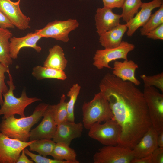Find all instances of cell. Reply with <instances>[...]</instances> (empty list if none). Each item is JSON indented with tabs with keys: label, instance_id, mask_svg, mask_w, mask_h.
Instances as JSON below:
<instances>
[{
	"label": "cell",
	"instance_id": "obj_1",
	"mask_svg": "<svg viewBox=\"0 0 163 163\" xmlns=\"http://www.w3.org/2000/svg\"><path fill=\"white\" fill-rule=\"evenodd\" d=\"M136 86L110 73L99 85L100 92L109 101L113 118L121 128L118 145L132 149L152 126L143 93Z\"/></svg>",
	"mask_w": 163,
	"mask_h": 163
},
{
	"label": "cell",
	"instance_id": "obj_2",
	"mask_svg": "<svg viewBox=\"0 0 163 163\" xmlns=\"http://www.w3.org/2000/svg\"><path fill=\"white\" fill-rule=\"evenodd\" d=\"M49 104H39L30 115L16 118L14 115L2 119L0 123V131L8 137L27 142L29 140L31 128L43 117Z\"/></svg>",
	"mask_w": 163,
	"mask_h": 163
},
{
	"label": "cell",
	"instance_id": "obj_3",
	"mask_svg": "<svg viewBox=\"0 0 163 163\" xmlns=\"http://www.w3.org/2000/svg\"><path fill=\"white\" fill-rule=\"evenodd\" d=\"M82 110V123L87 129L95 123L105 122L113 118L109 101L100 92L91 101L84 103Z\"/></svg>",
	"mask_w": 163,
	"mask_h": 163
},
{
	"label": "cell",
	"instance_id": "obj_4",
	"mask_svg": "<svg viewBox=\"0 0 163 163\" xmlns=\"http://www.w3.org/2000/svg\"><path fill=\"white\" fill-rule=\"evenodd\" d=\"M8 73L9 80L7 83L9 88L7 92L2 94L4 100L0 108V116L3 115L2 119L15 114L19 115L21 117H25L24 111L26 108L32 103L41 100L36 97H28L25 89L23 90L20 97H15L13 91L15 86L11 75L9 72Z\"/></svg>",
	"mask_w": 163,
	"mask_h": 163
},
{
	"label": "cell",
	"instance_id": "obj_5",
	"mask_svg": "<svg viewBox=\"0 0 163 163\" xmlns=\"http://www.w3.org/2000/svg\"><path fill=\"white\" fill-rule=\"evenodd\" d=\"M88 130V136L104 145H116L120 143L121 128L113 118L103 123H95Z\"/></svg>",
	"mask_w": 163,
	"mask_h": 163
},
{
	"label": "cell",
	"instance_id": "obj_6",
	"mask_svg": "<svg viewBox=\"0 0 163 163\" xmlns=\"http://www.w3.org/2000/svg\"><path fill=\"white\" fill-rule=\"evenodd\" d=\"M152 126L158 133L163 131V94L154 87L144 88L143 92Z\"/></svg>",
	"mask_w": 163,
	"mask_h": 163
},
{
	"label": "cell",
	"instance_id": "obj_7",
	"mask_svg": "<svg viewBox=\"0 0 163 163\" xmlns=\"http://www.w3.org/2000/svg\"><path fill=\"white\" fill-rule=\"evenodd\" d=\"M135 45L122 41L117 47L97 50L93 57V65L99 70L104 68L111 69L110 62L119 59L127 60L128 53L135 48Z\"/></svg>",
	"mask_w": 163,
	"mask_h": 163
},
{
	"label": "cell",
	"instance_id": "obj_8",
	"mask_svg": "<svg viewBox=\"0 0 163 163\" xmlns=\"http://www.w3.org/2000/svg\"><path fill=\"white\" fill-rule=\"evenodd\" d=\"M134 158L132 149L119 145H104L93 157L94 163H131Z\"/></svg>",
	"mask_w": 163,
	"mask_h": 163
},
{
	"label": "cell",
	"instance_id": "obj_9",
	"mask_svg": "<svg viewBox=\"0 0 163 163\" xmlns=\"http://www.w3.org/2000/svg\"><path fill=\"white\" fill-rule=\"evenodd\" d=\"M79 24L76 19L55 20L48 23L43 28L35 31L43 37L51 38L64 42H67L69 39V34L71 31L78 27Z\"/></svg>",
	"mask_w": 163,
	"mask_h": 163
},
{
	"label": "cell",
	"instance_id": "obj_10",
	"mask_svg": "<svg viewBox=\"0 0 163 163\" xmlns=\"http://www.w3.org/2000/svg\"><path fill=\"white\" fill-rule=\"evenodd\" d=\"M34 141H22L9 137L0 131V163H16L22 151Z\"/></svg>",
	"mask_w": 163,
	"mask_h": 163
},
{
	"label": "cell",
	"instance_id": "obj_11",
	"mask_svg": "<svg viewBox=\"0 0 163 163\" xmlns=\"http://www.w3.org/2000/svg\"><path fill=\"white\" fill-rule=\"evenodd\" d=\"M21 0L13 2L11 0H0V11L18 29L24 30L30 28V18L21 11L20 7Z\"/></svg>",
	"mask_w": 163,
	"mask_h": 163
},
{
	"label": "cell",
	"instance_id": "obj_12",
	"mask_svg": "<svg viewBox=\"0 0 163 163\" xmlns=\"http://www.w3.org/2000/svg\"><path fill=\"white\" fill-rule=\"evenodd\" d=\"M83 127L81 122H63L57 125L52 140L56 143L62 142L70 145L74 139L82 136Z\"/></svg>",
	"mask_w": 163,
	"mask_h": 163
},
{
	"label": "cell",
	"instance_id": "obj_13",
	"mask_svg": "<svg viewBox=\"0 0 163 163\" xmlns=\"http://www.w3.org/2000/svg\"><path fill=\"white\" fill-rule=\"evenodd\" d=\"M40 123L31 130L30 141L43 139H52L56 132L57 125L55 122L51 105H49L44 112Z\"/></svg>",
	"mask_w": 163,
	"mask_h": 163
},
{
	"label": "cell",
	"instance_id": "obj_14",
	"mask_svg": "<svg viewBox=\"0 0 163 163\" xmlns=\"http://www.w3.org/2000/svg\"><path fill=\"white\" fill-rule=\"evenodd\" d=\"M163 4V0H153L149 2L142 3L140 10L126 23L128 28L127 35L132 36L138 29L147 22L152 14V11L160 7Z\"/></svg>",
	"mask_w": 163,
	"mask_h": 163
},
{
	"label": "cell",
	"instance_id": "obj_15",
	"mask_svg": "<svg viewBox=\"0 0 163 163\" xmlns=\"http://www.w3.org/2000/svg\"><path fill=\"white\" fill-rule=\"evenodd\" d=\"M43 38L39 34L35 31L28 33L22 37H11L10 39V52L11 58L15 59L18 57L20 50L22 48L29 47L40 53L42 48L37 44L38 41Z\"/></svg>",
	"mask_w": 163,
	"mask_h": 163
},
{
	"label": "cell",
	"instance_id": "obj_16",
	"mask_svg": "<svg viewBox=\"0 0 163 163\" xmlns=\"http://www.w3.org/2000/svg\"><path fill=\"white\" fill-rule=\"evenodd\" d=\"M121 15L114 13L112 9L104 6L97 8L95 20L97 32L100 36L116 27L120 23Z\"/></svg>",
	"mask_w": 163,
	"mask_h": 163
},
{
	"label": "cell",
	"instance_id": "obj_17",
	"mask_svg": "<svg viewBox=\"0 0 163 163\" xmlns=\"http://www.w3.org/2000/svg\"><path fill=\"white\" fill-rule=\"evenodd\" d=\"M158 133L153 126L149 128L132 149L135 158H139L152 154L158 147Z\"/></svg>",
	"mask_w": 163,
	"mask_h": 163
},
{
	"label": "cell",
	"instance_id": "obj_18",
	"mask_svg": "<svg viewBox=\"0 0 163 163\" xmlns=\"http://www.w3.org/2000/svg\"><path fill=\"white\" fill-rule=\"evenodd\" d=\"M138 65L132 60H124L123 62L116 61L113 63L112 74L123 81L130 82L136 86L141 82L136 77L135 72Z\"/></svg>",
	"mask_w": 163,
	"mask_h": 163
},
{
	"label": "cell",
	"instance_id": "obj_19",
	"mask_svg": "<svg viewBox=\"0 0 163 163\" xmlns=\"http://www.w3.org/2000/svg\"><path fill=\"white\" fill-rule=\"evenodd\" d=\"M127 28L126 24H120L112 29L100 35L99 42L105 48L117 47L122 41L123 37Z\"/></svg>",
	"mask_w": 163,
	"mask_h": 163
},
{
	"label": "cell",
	"instance_id": "obj_20",
	"mask_svg": "<svg viewBox=\"0 0 163 163\" xmlns=\"http://www.w3.org/2000/svg\"><path fill=\"white\" fill-rule=\"evenodd\" d=\"M49 52L43 66L64 71L67 66L68 61L62 48L58 45H55L49 49Z\"/></svg>",
	"mask_w": 163,
	"mask_h": 163
},
{
	"label": "cell",
	"instance_id": "obj_21",
	"mask_svg": "<svg viewBox=\"0 0 163 163\" xmlns=\"http://www.w3.org/2000/svg\"><path fill=\"white\" fill-rule=\"evenodd\" d=\"M54 159L61 161H66L69 163H79L76 159L75 150L68 145L62 142L56 143L51 155Z\"/></svg>",
	"mask_w": 163,
	"mask_h": 163
},
{
	"label": "cell",
	"instance_id": "obj_22",
	"mask_svg": "<svg viewBox=\"0 0 163 163\" xmlns=\"http://www.w3.org/2000/svg\"><path fill=\"white\" fill-rule=\"evenodd\" d=\"M12 34L8 29L0 27V62L9 67L12 64L10 52V41Z\"/></svg>",
	"mask_w": 163,
	"mask_h": 163
},
{
	"label": "cell",
	"instance_id": "obj_23",
	"mask_svg": "<svg viewBox=\"0 0 163 163\" xmlns=\"http://www.w3.org/2000/svg\"><path fill=\"white\" fill-rule=\"evenodd\" d=\"M32 75L37 80L44 79H55L64 80L67 75L64 71L37 66L33 68Z\"/></svg>",
	"mask_w": 163,
	"mask_h": 163
},
{
	"label": "cell",
	"instance_id": "obj_24",
	"mask_svg": "<svg viewBox=\"0 0 163 163\" xmlns=\"http://www.w3.org/2000/svg\"><path fill=\"white\" fill-rule=\"evenodd\" d=\"M51 139H43L34 140L28 147L30 151L36 152L39 154L46 157L50 155L56 144Z\"/></svg>",
	"mask_w": 163,
	"mask_h": 163
},
{
	"label": "cell",
	"instance_id": "obj_25",
	"mask_svg": "<svg viewBox=\"0 0 163 163\" xmlns=\"http://www.w3.org/2000/svg\"><path fill=\"white\" fill-rule=\"evenodd\" d=\"M163 24V4L153 14L140 29L141 34L146 36L151 31Z\"/></svg>",
	"mask_w": 163,
	"mask_h": 163
},
{
	"label": "cell",
	"instance_id": "obj_26",
	"mask_svg": "<svg viewBox=\"0 0 163 163\" xmlns=\"http://www.w3.org/2000/svg\"><path fill=\"white\" fill-rule=\"evenodd\" d=\"M66 95L61 96L59 102L56 104L51 105L54 119L56 125L68 120V111Z\"/></svg>",
	"mask_w": 163,
	"mask_h": 163
},
{
	"label": "cell",
	"instance_id": "obj_27",
	"mask_svg": "<svg viewBox=\"0 0 163 163\" xmlns=\"http://www.w3.org/2000/svg\"><path fill=\"white\" fill-rule=\"evenodd\" d=\"M142 2L141 0H125L122 7L121 18L126 23L138 12Z\"/></svg>",
	"mask_w": 163,
	"mask_h": 163
},
{
	"label": "cell",
	"instance_id": "obj_28",
	"mask_svg": "<svg viewBox=\"0 0 163 163\" xmlns=\"http://www.w3.org/2000/svg\"><path fill=\"white\" fill-rule=\"evenodd\" d=\"M81 88V86L78 83L74 84L67 93V96L69 98L67 102L68 121L75 122L74 107Z\"/></svg>",
	"mask_w": 163,
	"mask_h": 163
},
{
	"label": "cell",
	"instance_id": "obj_29",
	"mask_svg": "<svg viewBox=\"0 0 163 163\" xmlns=\"http://www.w3.org/2000/svg\"><path fill=\"white\" fill-rule=\"evenodd\" d=\"M142 80L144 88L156 87L163 93V72L151 76L143 74L140 75Z\"/></svg>",
	"mask_w": 163,
	"mask_h": 163
},
{
	"label": "cell",
	"instance_id": "obj_30",
	"mask_svg": "<svg viewBox=\"0 0 163 163\" xmlns=\"http://www.w3.org/2000/svg\"><path fill=\"white\" fill-rule=\"evenodd\" d=\"M9 72V67L5 66L0 62V105L1 106L3 102L2 94L6 93L9 88L5 82V73Z\"/></svg>",
	"mask_w": 163,
	"mask_h": 163
},
{
	"label": "cell",
	"instance_id": "obj_31",
	"mask_svg": "<svg viewBox=\"0 0 163 163\" xmlns=\"http://www.w3.org/2000/svg\"><path fill=\"white\" fill-rule=\"evenodd\" d=\"M26 155L31 158V160L36 163H69L66 161H59L54 159L47 158L40 155L34 154L27 148L24 149Z\"/></svg>",
	"mask_w": 163,
	"mask_h": 163
},
{
	"label": "cell",
	"instance_id": "obj_32",
	"mask_svg": "<svg viewBox=\"0 0 163 163\" xmlns=\"http://www.w3.org/2000/svg\"><path fill=\"white\" fill-rule=\"evenodd\" d=\"M148 38L154 40H163V24L158 27L147 33Z\"/></svg>",
	"mask_w": 163,
	"mask_h": 163
},
{
	"label": "cell",
	"instance_id": "obj_33",
	"mask_svg": "<svg viewBox=\"0 0 163 163\" xmlns=\"http://www.w3.org/2000/svg\"><path fill=\"white\" fill-rule=\"evenodd\" d=\"M152 163H163V148L158 147L151 154Z\"/></svg>",
	"mask_w": 163,
	"mask_h": 163
},
{
	"label": "cell",
	"instance_id": "obj_34",
	"mask_svg": "<svg viewBox=\"0 0 163 163\" xmlns=\"http://www.w3.org/2000/svg\"><path fill=\"white\" fill-rule=\"evenodd\" d=\"M125 0H102L104 7L113 9L121 8Z\"/></svg>",
	"mask_w": 163,
	"mask_h": 163
},
{
	"label": "cell",
	"instance_id": "obj_35",
	"mask_svg": "<svg viewBox=\"0 0 163 163\" xmlns=\"http://www.w3.org/2000/svg\"><path fill=\"white\" fill-rule=\"evenodd\" d=\"M15 27L8 18L0 11V27L4 29H13Z\"/></svg>",
	"mask_w": 163,
	"mask_h": 163
},
{
	"label": "cell",
	"instance_id": "obj_36",
	"mask_svg": "<svg viewBox=\"0 0 163 163\" xmlns=\"http://www.w3.org/2000/svg\"><path fill=\"white\" fill-rule=\"evenodd\" d=\"M34 161L29 159L26 156L24 149H23L19 156L16 163H33Z\"/></svg>",
	"mask_w": 163,
	"mask_h": 163
},
{
	"label": "cell",
	"instance_id": "obj_37",
	"mask_svg": "<svg viewBox=\"0 0 163 163\" xmlns=\"http://www.w3.org/2000/svg\"><path fill=\"white\" fill-rule=\"evenodd\" d=\"M131 163H152L151 154L139 158H134Z\"/></svg>",
	"mask_w": 163,
	"mask_h": 163
},
{
	"label": "cell",
	"instance_id": "obj_38",
	"mask_svg": "<svg viewBox=\"0 0 163 163\" xmlns=\"http://www.w3.org/2000/svg\"><path fill=\"white\" fill-rule=\"evenodd\" d=\"M157 143L158 147L163 148V131L158 133Z\"/></svg>",
	"mask_w": 163,
	"mask_h": 163
},
{
	"label": "cell",
	"instance_id": "obj_39",
	"mask_svg": "<svg viewBox=\"0 0 163 163\" xmlns=\"http://www.w3.org/2000/svg\"></svg>",
	"mask_w": 163,
	"mask_h": 163
}]
</instances>
